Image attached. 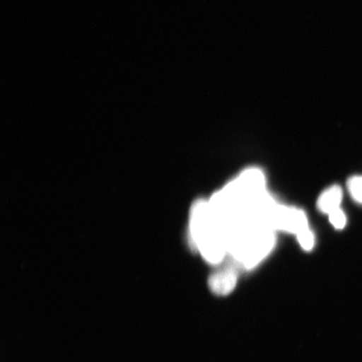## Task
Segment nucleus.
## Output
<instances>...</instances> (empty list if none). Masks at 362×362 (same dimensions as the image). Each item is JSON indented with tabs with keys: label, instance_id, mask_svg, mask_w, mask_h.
Wrapping results in <instances>:
<instances>
[{
	"label": "nucleus",
	"instance_id": "1",
	"mask_svg": "<svg viewBox=\"0 0 362 362\" xmlns=\"http://www.w3.org/2000/svg\"><path fill=\"white\" fill-rule=\"evenodd\" d=\"M228 255L238 269H252L274 250L277 238L268 226L243 218L225 229Z\"/></svg>",
	"mask_w": 362,
	"mask_h": 362
},
{
	"label": "nucleus",
	"instance_id": "2",
	"mask_svg": "<svg viewBox=\"0 0 362 362\" xmlns=\"http://www.w3.org/2000/svg\"><path fill=\"white\" fill-rule=\"evenodd\" d=\"M189 241L192 248L211 264H221L228 255L224 230L212 212L208 199H199L191 207Z\"/></svg>",
	"mask_w": 362,
	"mask_h": 362
},
{
	"label": "nucleus",
	"instance_id": "3",
	"mask_svg": "<svg viewBox=\"0 0 362 362\" xmlns=\"http://www.w3.org/2000/svg\"><path fill=\"white\" fill-rule=\"evenodd\" d=\"M270 228L277 232L292 234L294 236L310 228L306 212L293 206L277 204L269 220Z\"/></svg>",
	"mask_w": 362,
	"mask_h": 362
},
{
	"label": "nucleus",
	"instance_id": "4",
	"mask_svg": "<svg viewBox=\"0 0 362 362\" xmlns=\"http://www.w3.org/2000/svg\"><path fill=\"white\" fill-rule=\"evenodd\" d=\"M238 269L233 264L216 272L208 280L211 291L216 296H228L236 287Z\"/></svg>",
	"mask_w": 362,
	"mask_h": 362
},
{
	"label": "nucleus",
	"instance_id": "5",
	"mask_svg": "<svg viewBox=\"0 0 362 362\" xmlns=\"http://www.w3.org/2000/svg\"><path fill=\"white\" fill-rule=\"evenodd\" d=\"M343 189L339 185H334L325 189L317 199L316 206L321 214L329 215L341 208Z\"/></svg>",
	"mask_w": 362,
	"mask_h": 362
},
{
	"label": "nucleus",
	"instance_id": "6",
	"mask_svg": "<svg viewBox=\"0 0 362 362\" xmlns=\"http://www.w3.org/2000/svg\"><path fill=\"white\" fill-rule=\"evenodd\" d=\"M296 237L303 250L306 252L313 250L315 246L316 239L315 234L313 230L310 228H310L303 230L302 232L298 233Z\"/></svg>",
	"mask_w": 362,
	"mask_h": 362
},
{
	"label": "nucleus",
	"instance_id": "7",
	"mask_svg": "<svg viewBox=\"0 0 362 362\" xmlns=\"http://www.w3.org/2000/svg\"><path fill=\"white\" fill-rule=\"evenodd\" d=\"M347 189L351 198L362 205V175H354L347 181Z\"/></svg>",
	"mask_w": 362,
	"mask_h": 362
},
{
	"label": "nucleus",
	"instance_id": "8",
	"mask_svg": "<svg viewBox=\"0 0 362 362\" xmlns=\"http://www.w3.org/2000/svg\"><path fill=\"white\" fill-rule=\"evenodd\" d=\"M329 223L337 230H342L345 228L347 223V218L345 212L339 208L328 215Z\"/></svg>",
	"mask_w": 362,
	"mask_h": 362
}]
</instances>
